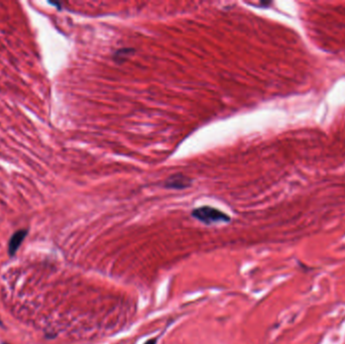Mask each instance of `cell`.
<instances>
[{"label":"cell","mask_w":345,"mask_h":344,"mask_svg":"<svg viewBox=\"0 0 345 344\" xmlns=\"http://www.w3.org/2000/svg\"><path fill=\"white\" fill-rule=\"evenodd\" d=\"M192 216L207 225L215 223H228L231 219L226 213L210 206H203L194 209L192 211Z\"/></svg>","instance_id":"6da1fadb"},{"label":"cell","mask_w":345,"mask_h":344,"mask_svg":"<svg viewBox=\"0 0 345 344\" xmlns=\"http://www.w3.org/2000/svg\"><path fill=\"white\" fill-rule=\"evenodd\" d=\"M27 233H28L27 229H19L12 234V236L10 237L8 241V248H7V253H8L9 258H13L16 255L19 247L21 245L22 241L24 240V238L26 237Z\"/></svg>","instance_id":"7a4b0ae2"},{"label":"cell","mask_w":345,"mask_h":344,"mask_svg":"<svg viewBox=\"0 0 345 344\" xmlns=\"http://www.w3.org/2000/svg\"><path fill=\"white\" fill-rule=\"evenodd\" d=\"M157 341H158V338L155 337V338H151L147 341H145L143 344H157Z\"/></svg>","instance_id":"277c9868"},{"label":"cell","mask_w":345,"mask_h":344,"mask_svg":"<svg viewBox=\"0 0 345 344\" xmlns=\"http://www.w3.org/2000/svg\"><path fill=\"white\" fill-rule=\"evenodd\" d=\"M0 327H2V328H4V324L2 323V321H1V319H0Z\"/></svg>","instance_id":"5b68a950"},{"label":"cell","mask_w":345,"mask_h":344,"mask_svg":"<svg viewBox=\"0 0 345 344\" xmlns=\"http://www.w3.org/2000/svg\"><path fill=\"white\" fill-rule=\"evenodd\" d=\"M190 185H191V180L188 177L184 176L183 174L173 175L165 183L166 188L177 189V190L188 188L190 187Z\"/></svg>","instance_id":"3957f363"},{"label":"cell","mask_w":345,"mask_h":344,"mask_svg":"<svg viewBox=\"0 0 345 344\" xmlns=\"http://www.w3.org/2000/svg\"><path fill=\"white\" fill-rule=\"evenodd\" d=\"M2 344H9V343H6V342H2Z\"/></svg>","instance_id":"8992f818"}]
</instances>
